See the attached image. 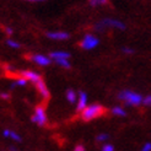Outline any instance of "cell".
I'll use <instances>...</instances> for the list:
<instances>
[{"mask_svg": "<svg viewBox=\"0 0 151 151\" xmlns=\"http://www.w3.org/2000/svg\"><path fill=\"white\" fill-rule=\"evenodd\" d=\"M74 151H85V147H84V145L79 144V145H76V146H75Z\"/></svg>", "mask_w": 151, "mask_h": 151, "instance_id": "cell-23", "label": "cell"}, {"mask_svg": "<svg viewBox=\"0 0 151 151\" xmlns=\"http://www.w3.org/2000/svg\"><path fill=\"white\" fill-rule=\"evenodd\" d=\"M86 107H87V95L84 91H81L79 93V101H78V104H76V111L82 112Z\"/></svg>", "mask_w": 151, "mask_h": 151, "instance_id": "cell-9", "label": "cell"}, {"mask_svg": "<svg viewBox=\"0 0 151 151\" xmlns=\"http://www.w3.org/2000/svg\"><path fill=\"white\" fill-rule=\"evenodd\" d=\"M19 75L20 76H24L25 79H27L29 82H32L33 85H36L37 82H40L42 79L41 74L38 73H35V71H31V70H24V71H19Z\"/></svg>", "mask_w": 151, "mask_h": 151, "instance_id": "cell-6", "label": "cell"}, {"mask_svg": "<svg viewBox=\"0 0 151 151\" xmlns=\"http://www.w3.org/2000/svg\"><path fill=\"white\" fill-rule=\"evenodd\" d=\"M36 88H37V91H38V93L42 96V99L44 102H48L49 99H50V93H49V90L46 85V82H44L43 80H41L40 82H37V84L35 85Z\"/></svg>", "mask_w": 151, "mask_h": 151, "instance_id": "cell-7", "label": "cell"}, {"mask_svg": "<svg viewBox=\"0 0 151 151\" xmlns=\"http://www.w3.org/2000/svg\"><path fill=\"white\" fill-rule=\"evenodd\" d=\"M28 1H36V0H28Z\"/></svg>", "mask_w": 151, "mask_h": 151, "instance_id": "cell-26", "label": "cell"}, {"mask_svg": "<svg viewBox=\"0 0 151 151\" xmlns=\"http://www.w3.org/2000/svg\"><path fill=\"white\" fill-rule=\"evenodd\" d=\"M0 97H1L3 100L7 101V100H10V93H7V92H1V93H0Z\"/></svg>", "mask_w": 151, "mask_h": 151, "instance_id": "cell-21", "label": "cell"}, {"mask_svg": "<svg viewBox=\"0 0 151 151\" xmlns=\"http://www.w3.org/2000/svg\"><path fill=\"white\" fill-rule=\"evenodd\" d=\"M142 103H144L145 106H149V107H151V95L150 96H146L144 101H142Z\"/></svg>", "mask_w": 151, "mask_h": 151, "instance_id": "cell-19", "label": "cell"}, {"mask_svg": "<svg viewBox=\"0 0 151 151\" xmlns=\"http://www.w3.org/2000/svg\"><path fill=\"white\" fill-rule=\"evenodd\" d=\"M108 139V134H99L97 135V141H104Z\"/></svg>", "mask_w": 151, "mask_h": 151, "instance_id": "cell-18", "label": "cell"}, {"mask_svg": "<svg viewBox=\"0 0 151 151\" xmlns=\"http://www.w3.org/2000/svg\"><path fill=\"white\" fill-rule=\"evenodd\" d=\"M32 122L36 123L37 125L40 127H44L48 122V118H47V114H46V108H44V106H37L35 108V113L33 116L31 117Z\"/></svg>", "mask_w": 151, "mask_h": 151, "instance_id": "cell-3", "label": "cell"}, {"mask_svg": "<svg viewBox=\"0 0 151 151\" xmlns=\"http://www.w3.org/2000/svg\"><path fill=\"white\" fill-rule=\"evenodd\" d=\"M28 58L31 59L32 62H35L36 64H38V65H41V66H47V65H49V63H50V58H48V57H46V55H42V54L29 55Z\"/></svg>", "mask_w": 151, "mask_h": 151, "instance_id": "cell-8", "label": "cell"}, {"mask_svg": "<svg viewBox=\"0 0 151 151\" xmlns=\"http://www.w3.org/2000/svg\"><path fill=\"white\" fill-rule=\"evenodd\" d=\"M97 44H99V38H96L95 36L92 35H86L84 37V40L80 42V47L82 49H93L95 47H97Z\"/></svg>", "mask_w": 151, "mask_h": 151, "instance_id": "cell-5", "label": "cell"}, {"mask_svg": "<svg viewBox=\"0 0 151 151\" xmlns=\"http://www.w3.org/2000/svg\"><path fill=\"white\" fill-rule=\"evenodd\" d=\"M112 113L114 116H118V117H124L125 116V111L122 107H113Z\"/></svg>", "mask_w": 151, "mask_h": 151, "instance_id": "cell-14", "label": "cell"}, {"mask_svg": "<svg viewBox=\"0 0 151 151\" xmlns=\"http://www.w3.org/2000/svg\"><path fill=\"white\" fill-rule=\"evenodd\" d=\"M4 31H5V33L7 36H11L12 35V28H10V27H4Z\"/></svg>", "mask_w": 151, "mask_h": 151, "instance_id": "cell-24", "label": "cell"}, {"mask_svg": "<svg viewBox=\"0 0 151 151\" xmlns=\"http://www.w3.org/2000/svg\"><path fill=\"white\" fill-rule=\"evenodd\" d=\"M106 113H107V109H106L103 106L95 103V104H91V106H88V107H86L81 112V119L84 120V122H90V120H92V119L103 117Z\"/></svg>", "mask_w": 151, "mask_h": 151, "instance_id": "cell-1", "label": "cell"}, {"mask_svg": "<svg viewBox=\"0 0 151 151\" xmlns=\"http://www.w3.org/2000/svg\"><path fill=\"white\" fill-rule=\"evenodd\" d=\"M119 100L124 101L127 104H130V106H139L142 101V97L137 93V92H133V91H123L118 95Z\"/></svg>", "mask_w": 151, "mask_h": 151, "instance_id": "cell-2", "label": "cell"}, {"mask_svg": "<svg viewBox=\"0 0 151 151\" xmlns=\"http://www.w3.org/2000/svg\"><path fill=\"white\" fill-rule=\"evenodd\" d=\"M70 54L66 52H52L50 53V59H53L55 62L58 59H69Z\"/></svg>", "mask_w": 151, "mask_h": 151, "instance_id": "cell-11", "label": "cell"}, {"mask_svg": "<svg viewBox=\"0 0 151 151\" xmlns=\"http://www.w3.org/2000/svg\"><path fill=\"white\" fill-rule=\"evenodd\" d=\"M47 37L50 40H55V41H65V40L69 38L70 36L66 32H48Z\"/></svg>", "mask_w": 151, "mask_h": 151, "instance_id": "cell-10", "label": "cell"}, {"mask_svg": "<svg viewBox=\"0 0 151 151\" xmlns=\"http://www.w3.org/2000/svg\"><path fill=\"white\" fill-rule=\"evenodd\" d=\"M55 63L59 64L60 66H63L64 69H70V63L68 62V59H58L55 60Z\"/></svg>", "mask_w": 151, "mask_h": 151, "instance_id": "cell-15", "label": "cell"}, {"mask_svg": "<svg viewBox=\"0 0 151 151\" xmlns=\"http://www.w3.org/2000/svg\"><path fill=\"white\" fill-rule=\"evenodd\" d=\"M6 44H7L9 47L14 48V49H19V48L21 47V44H20V43H17L16 41H14V40H10V38L6 41Z\"/></svg>", "mask_w": 151, "mask_h": 151, "instance_id": "cell-17", "label": "cell"}, {"mask_svg": "<svg viewBox=\"0 0 151 151\" xmlns=\"http://www.w3.org/2000/svg\"><path fill=\"white\" fill-rule=\"evenodd\" d=\"M107 27H114V28H119V29H124L125 28V25L123 22H120L118 20H113V19H104L102 20L101 22H99L96 26H95V29L96 31H103Z\"/></svg>", "mask_w": 151, "mask_h": 151, "instance_id": "cell-4", "label": "cell"}, {"mask_svg": "<svg viewBox=\"0 0 151 151\" xmlns=\"http://www.w3.org/2000/svg\"><path fill=\"white\" fill-rule=\"evenodd\" d=\"M102 151H114V147L109 144H106L103 147H102Z\"/></svg>", "mask_w": 151, "mask_h": 151, "instance_id": "cell-20", "label": "cell"}, {"mask_svg": "<svg viewBox=\"0 0 151 151\" xmlns=\"http://www.w3.org/2000/svg\"><path fill=\"white\" fill-rule=\"evenodd\" d=\"M88 4L91 5V6L106 5V4H108V0H88Z\"/></svg>", "mask_w": 151, "mask_h": 151, "instance_id": "cell-16", "label": "cell"}, {"mask_svg": "<svg viewBox=\"0 0 151 151\" xmlns=\"http://www.w3.org/2000/svg\"><path fill=\"white\" fill-rule=\"evenodd\" d=\"M123 52L127 53V54H132V53H134V50L130 49V48H123Z\"/></svg>", "mask_w": 151, "mask_h": 151, "instance_id": "cell-25", "label": "cell"}, {"mask_svg": "<svg viewBox=\"0 0 151 151\" xmlns=\"http://www.w3.org/2000/svg\"><path fill=\"white\" fill-rule=\"evenodd\" d=\"M141 151H151V142H146V144L142 146Z\"/></svg>", "mask_w": 151, "mask_h": 151, "instance_id": "cell-22", "label": "cell"}, {"mask_svg": "<svg viewBox=\"0 0 151 151\" xmlns=\"http://www.w3.org/2000/svg\"><path fill=\"white\" fill-rule=\"evenodd\" d=\"M66 100L69 101V103L76 102L78 96H76V93H75L74 90H68V91H66Z\"/></svg>", "mask_w": 151, "mask_h": 151, "instance_id": "cell-13", "label": "cell"}, {"mask_svg": "<svg viewBox=\"0 0 151 151\" xmlns=\"http://www.w3.org/2000/svg\"><path fill=\"white\" fill-rule=\"evenodd\" d=\"M3 135L5 138H11L12 140H15V141H21V137L19 134H16L15 132H12V130H9V129H5L4 132H3Z\"/></svg>", "mask_w": 151, "mask_h": 151, "instance_id": "cell-12", "label": "cell"}]
</instances>
